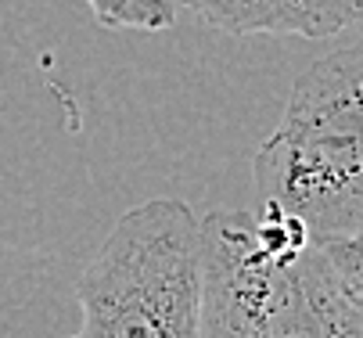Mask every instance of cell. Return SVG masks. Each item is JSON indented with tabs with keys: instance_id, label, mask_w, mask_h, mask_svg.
I'll list each match as a JSON object with an SVG mask.
<instances>
[{
	"instance_id": "1",
	"label": "cell",
	"mask_w": 363,
	"mask_h": 338,
	"mask_svg": "<svg viewBox=\"0 0 363 338\" xmlns=\"http://www.w3.org/2000/svg\"><path fill=\"white\" fill-rule=\"evenodd\" d=\"M198 338H363V306L320 241L277 209L198 220Z\"/></svg>"
},
{
	"instance_id": "2",
	"label": "cell",
	"mask_w": 363,
	"mask_h": 338,
	"mask_svg": "<svg viewBox=\"0 0 363 338\" xmlns=\"http://www.w3.org/2000/svg\"><path fill=\"white\" fill-rule=\"evenodd\" d=\"M252 176L259 202L313 241L363 230V36L295 79Z\"/></svg>"
},
{
	"instance_id": "3",
	"label": "cell",
	"mask_w": 363,
	"mask_h": 338,
	"mask_svg": "<svg viewBox=\"0 0 363 338\" xmlns=\"http://www.w3.org/2000/svg\"><path fill=\"white\" fill-rule=\"evenodd\" d=\"M76 338H198L201 234L191 205L151 198L130 209L76 281Z\"/></svg>"
},
{
	"instance_id": "4",
	"label": "cell",
	"mask_w": 363,
	"mask_h": 338,
	"mask_svg": "<svg viewBox=\"0 0 363 338\" xmlns=\"http://www.w3.org/2000/svg\"><path fill=\"white\" fill-rule=\"evenodd\" d=\"M184 8L230 36L274 33L324 40L363 18V0H184Z\"/></svg>"
},
{
	"instance_id": "5",
	"label": "cell",
	"mask_w": 363,
	"mask_h": 338,
	"mask_svg": "<svg viewBox=\"0 0 363 338\" xmlns=\"http://www.w3.org/2000/svg\"><path fill=\"white\" fill-rule=\"evenodd\" d=\"M86 8L101 29L162 33L177 22L173 0H86Z\"/></svg>"
},
{
	"instance_id": "6",
	"label": "cell",
	"mask_w": 363,
	"mask_h": 338,
	"mask_svg": "<svg viewBox=\"0 0 363 338\" xmlns=\"http://www.w3.org/2000/svg\"><path fill=\"white\" fill-rule=\"evenodd\" d=\"M338 281L345 292L363 306V230L356 234H345V237H331V241H320Z\"/></svg>"
}]
</instances>
